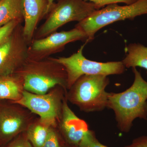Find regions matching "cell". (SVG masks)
Segmentation results:
<instances>
[{"instance_id":"6da1fadb","label":"cell","mask_w":147,"mask_h":147,"mask_svg":"<svg viewBox=\"0 0 147 147\" xmlns=\"http://www.w3.org/2000/svg\"><path fill=\"white\" fill-rule=\"evenodd\" d=\"M132 70L134 80L131 86L108 95L107 108L113 110L118 128L124 133L130 131L136 119L147 120V82L136 67Z\"/></svg>"},{"instance_id":"7a4b0ae2","label":"cell","mask_w":147,"mask_h":147,"mask_svg":"<svg viewBox=\"0 0 147 147\" xmlns=\"http://www.w3.org/2000/svg\"><path fill=\"white\" fill-rule=\"evenodd\" d=\"M22 77L24 89L44 94L57 86L67 90V74L64 67L52 57L35 61L28 59L16 71Z\"/></svg>"},{"instance_id":"3957f363","label":"cell","mask_w":147,"mask_h":147,"mask_svg":"<svg viewBox=\"0 0 147 147\" xmlns=\"http://www.w3.org/2000/svg\"><path fill=\"white\" fill-rule=\"evenodd\" d=\"M110 80L103 75H85L79 78L66 94L68 102L85 113L100 112L107 108Z\"/></svg>"},{"instance_id":"277c9868","label":"cell","mask_w":147,"mask_h":147,"mask_svg":"<svg viewBox=\"0 0 147 147\" xmlns=\"http://www.w3.org/2000/svg\"><path fill=\"white\" fill-rule=\"evenodd\" d=\"M147 14V0H138L126 5L112 4L96 10L90 16L75 26L86 35V42L91 41L98 31L109 24L119 21L132 20L138 16Z\"/></svg>"},{"instance_id":"5b68a950","label":"cell","mask_w":147,"mask_h":147,"mask_svg":"<svg viewBox=\"0 0 147 147\" xmlns=\"http://www.w3.org/2000/svg\"><path fill=\"white\" fill-rule=\"evenodd\" d=\"M96 10L93 3L85 0H59L54 4L44 23L36 29L33 39L45 37L71 21L81 22Z\"/></svg>"},{"instance_id":"8992f818","label":"cell","mask_w":147,"mask_h":147,"mask_svg":"<svg viewBox=\"0 0 147 147\" xmlns=\"http://www.w3.org/2000/svg\"><path fill=\"white\" fill-rule=\"evenodd\" d=\"M67 91L59 86H56L44 94H36L25 90L21 99L12 102L22 105L38 116L42 122L56 128Z\"/></svg>"},{"instance_id":"52a82bcc","label":"cell","mask_w":147,"mask_h":147,"mask_svg":"<svg viewBox=\"0 0 147 147\" xmlns=\"http://www.w3.org/2000/svg\"><path fill=\"white\" fill-rule=\"evenodd\" d=\"M87 43L82 45L76 53L68 57L53 58L64 67L67 74V90L82 76L121 74L125 71L122 61L102 63L88 59L83 55V50Z\"/></svg>"},{"instance_id":"ba28073f","label":"cell","mask_w":147,"mask_h":147,"mask_svg":"<svg viewBox=\"0 0 147 147\" xmlns=\"http://www.w3.org/2000/svg\"><path fill=\"white\" fill-rule=\"evenodd\" d=\"M38 117L18 103H0V145L25 132Z\"/></svg>"},{"instance_id":"9c48e42d","label":"cell","mask_w":147,"mask_h":147,"mask_svg":"<svg viewBox=\"0 0 147 147\" xmlns=\"http://www.w3.org/2000/svg\"><path fill=\"white\" fill-rule=\"evenodd\" d=\"M22 24L0 45V77L15 74L28 59L29 45L24 37Z\"/></svg>"},{"instance_id":"30bf717a","label":"cell","mask_w":147,"mask_h":147,"mask_svg":"<svg viewBox=\"0 0 147 147\" xmlns=\"http://www.w3.org/2000/svg\"><path fill=\"white\" fill-rule=\"evenodd\" d=\"M86 34L75 28L67 31L55 32L43 38L33 39L28 48V59L39 61L50 57V55L59 53L66 45L77 40H86Z\"/></svg>"},{"instance_id":"8fae6325","label":"cell","mask_w":147,"mask_h":147,"mask_svg":"<svg viewBox=\"0 0 147 147\" xmlns=\"http://www.w3.org/2000/svg\"><path fill=\"white\" fill-rule=\"evenodd\" d=\"M56 129L65 144L73 147H79L90 130L86 122L77 117L69 108L66 96Z\"/></svg>"},{"instance_id":"7c38bea8","label":"cell","mask_w":147,"mask_h":147,"mask_svg":"<svg viewBox=\"0 0 147 147\" xmlns=\"http://www.w3.org/2000/svg\"><path fill=\"white\" fill-rule=\"evenodd\" d=\"M47 5L46 0L23 1V34L29 45L34 39L38 23L45 16Z\"/></svg>"},{"instance_id":"4fadbf2b","label":"cell","mask_w":147,"mask_h":147,"mask_svg":"<svg viewBox=\"0 0 147 147\" xmlns=\"http://www.w3.org/2000/svg\"><path fill=\"white\" fill-rule=\"evenodd\" d=\"M24 90V80L17 74L0 77V100L18 101Z\"/></svg>"},{"instance_id":"5bb4252c","label":"cell","mask_w":147,"mask_h":147,"mask_svg":"<svg viewBox=\"0 0 147 147\" xmlns=\"http://www.w3.org/2000/svg\"><path fill=\"white\" fill-rule=\"evenodd\" d=\"M125 50L127 54L122 61L125 68L139 67L146 69L147 74V47L140 43H132Z\"/></svg>"},{"instance_id":"9a60e30c","label":"cell","mask_w":147,"mask_h":147,"mask_svg":"<svg viewBox=\"0 0 147 147\" xmlns=\"http://www.w3.org/2000/svg\"><path fill=\"white\" fill-rule=\"evenodd\" d=\"M23 1L0 0V28L12 21L24 20Z\"/></svg>"},{"instance_id":"2e32d148","label":"cell","mask_w":147,"mask_h":147,"mask_svg":"<svg viewBox=\"0 0 147 147\" xmlns=\"http://www.w3.org/2000/svg\"><path fill=\"white\" fill-rule=\"evenodd\" d=\"M51 127L41 121L38 117L32 123L26 131V134L32 147H42Z\"/></svg>"},{"instance_id":"e0dca14e","label":"cell","mask_w":147,"mask_h":147,"mask_svg":"<svg viewBox=\"0 0 147 147\" xmlns=\"http://www.w3.org/2000/svg\"><path fill=\"white\" fill-rule=\"evenodd\" d=\"M62 140L57 129L51 127L42 147H63L65 143H62Z\"/></svg>"},{"instance_id":"ac0fdd59","label":"cell","mask_w":147,"mask_h":147,"mask_svg":"<svg viewBox=\"0 0 147 147\" xmlns=\"http://www.w3.org/2000/svg\"><path fill=\"white\" fill-rule=\"evenodd\" d=\"M24 20H15L0 28V45L8 39L17 26Z\"/></svg>"},{"instance_id":"d6986e66","label":"cell","mask_w":147,"mask_h":147,"mask_svg":"<svg viewBox=\"0 0 147 147\" xmlns=\"http://www.w3.org/2000/svg\"><path fill=\"white\" fill-rule=\"evenodd\" d=\"M79 147H108L102 144L98 140L95 133L90 130L84 136Z\"/></svg>"},{"instance_id":"ffe728a7","label":"cell","mask_w":147,"mask_h":147,"mask_svg":"<svg viewBox=\"0 0 147 147\" xmlns=\"http://www.w3.org/2000/svg\"><path fill=\"white\" fill-rule=\"evenodd\" d=\"M5 147H32L27 139L26 131L9 142Z\"/></svg>"},{"instance_id":"44dd1931","label":"cell","mask_w":147,"mask_h":147,"mask_svg":"<svg viewBox=\"0 0 147 147\" xmlns=\"http://www.w3.org/2000/svg\"><path fill=\"white\" fill-rule=\"evenodd\" d=\"M93 3L96 9H99L105 5L118 3H124L126 5L131 4L136 2L138 0H85Z\"/></svg>"},{"instance_id":"7402d4cb","label":"cell","mask_w":147,"mask_h":147,"mask_svg":"<svg viewBox=\"0 0 147 147\" xmlns=\"http://www.w3.org/2000/svg\"><path fill=\"white\" fill-rule=\"evenodd\" d=\"M124 147H147V135H143L135 138L130 144Z\"/></svg>"},{"instance_id":"603a6c76","label":"cell","mask_w":147,"mask_h":147,"mask_svg":"<svg viewBox=\"0 0 147 147\" xmlns=\"http://www.w3.org/2000/svg\"><path fill=\"white\" fill-rule=\"evenodd\" d=\"M47 2V8L45 11V15L48 14L51 10V8L54 5V1L55 0H46Z\"/></svg>"},{"instance_id":"cb8c5ba5","label":"cell","mask_w":147,"mask_h":147,"mask_svg":"<svg viewBox=\"0 0 147 147\" xmlns=\"http://www.w3.org/2000/svg\"><path fill=\"white\" fill-rule=\"evenodd\" d=\"M63 147H73V146H67L65 144H64L63 145Z\"/></svg>"}]
</instances>
